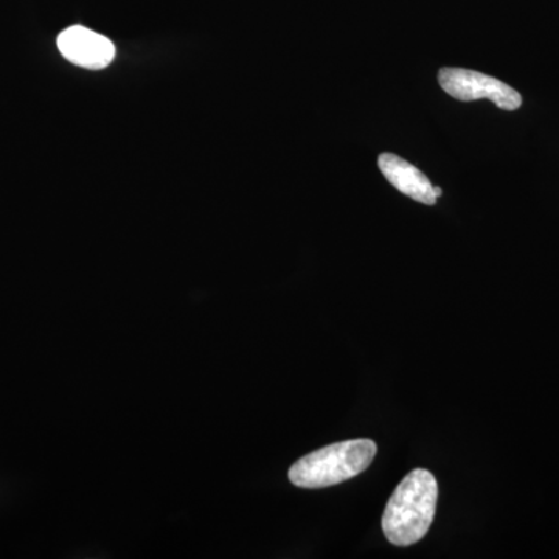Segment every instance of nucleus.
Here are the masks:
<instances>
[{
	"mask_svg": "<svg viewBox=\"0 0 559 559\" xmlns=\"http://www.w3.org/2000/svg\"><path fill=\"white\" fill-rule=\"evenodd\" d=\"M57 44L66 60L83 69H105L116 58L112 40L81 25L66 28Z\"/></svg>",
	"mask_w": 559,
	"mask_h": 559,
	"instance_id": "20e7f679",
	"label": "nucleus"
},
{
	"mask_svg": "<svg viewBox=\"0 0 559 559\" xmlns=\"http://www.w3.org/2000/svg\"><path fill=\"white\" fill-rule=\"evenodd\" d=\"M441 90L460 102L489 100L503 110L521 108L522 97L509 84L474 70L444 68L439 72Z\"/></svg>",
	"mask_w": 559,
	"mask_h": 559,
	"instance_id": "7ed1b4c3",
	"label": "nucleus"
},
{
	"mask_svg": "<svg viewBox=\"0 0 559 559\" xmlns=\"http://www.w3.org/2000/svg\"><path fill=\"white\" fill-rule=\"evenodd\" d=\"M377 452V443L369 439L330 444L294 463L289 469V480L299 488L333 487L364 473Z\"/></svg>",
	"mask_w": 559,
	"mask_h": 559,
	"instance_id": "f03ea898",
	"label": "nucleus"
},
{
	"mask_svg": "<svg viewBox=\"0 0 559 559\" xmlns=\"http://www.w3.org/2000/svg\"><path fill=\"white\" fill-rule=\"evenodd\" d=\"M378 167L396 190L421 204L436 205L443 193L440 187H433L430 183L425 173L395 154L382 153L378 159Z\"/></svg>",
	"mask_w": 559,
	"mask_h": 559,
	"instance_id": "39448f33",
	"label": "nucleus"
},
{
	"mask_svg": "<svg viewBox=\"0 0 559 559\" xmlns=\"http://www.w3.org/2000/svg\"><path fill=\"white\" fill-rule=\"evenodd\" d=\"M439 485L428 469H414L393 491L382 516V530L393 546L407 547L425 538L436 518Z\"/></svg>",
	"mask_w": 559,
	"mask_h": 559,
	"instance_id": "f257e3e1",
	"label": "nucleus"
}]
</instances>
